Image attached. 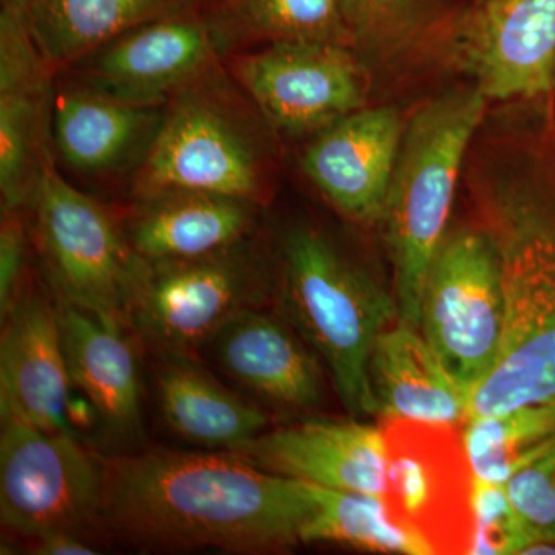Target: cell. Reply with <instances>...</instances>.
<instances>
[{
    "mask_svg": "<svg viewBox=\"0 0 555 555\" xmlns=\"http://www.w3.org/2000/svg\"><path fill=\"white\" fill-rule=\"evenodd\" d=\"M101 463L100 524L139 550H286L315 513L308 481L269 473L240 452L153 449Z\"/></svg>",
    "mask_w": 555,
    "mask_h": 555,
    "instance_id": "1",
    "label": "cell"
},
{
    "mask_svg": "<svg viewBox=\"0 0 555 555\" xmlns=\"http://www.w3.org/2000/svg\"><path fill=\"white\" fill-rule=\"evenodd\" d=\"M478 201L502 262L505 324L466 420L555 404V179L539 166L505 167L483 179Z\"/></svg>",
    "mask_w": 555,
    "mask_h": 555,
    "instance_id": "2",
    "label": "cell"
},
{
    "mask_svg": "<svg viewBox=\"0 0 555 555\" xmlns=\"http://www.w3.org/2000/svg\"><path fill=\"white\" fill-rule=\"evenodd\" d=\"M486 104L476 86L449 90L406 120L379 224L392 262L398 320L415 328L426 273L449 232L460 173Z\"/></svg>",
    "mask_w": 555,
    "mask_h": 555,
    "instance_id": "3",
    "label": "cell"
},
{
    "mask_svg": "<svg viewBox=\"0 0 555 555\" xmlns=\"http://www.w3.org/2000/svg\"><path fill=\"white\" fill-rule=\"evenodd\" d=\"M281 297L288 323L323 361L347 411L379 414L369 360L379 335L398 321L396 297L306 225L283 241Z\"/></svg>",
    "mask_w": 555,
    "mask_h": 555,
    "instance_id": "4",
    "label": "cell"
},
{
    "mask_svg": "<svg viewBox=\"0 0 555 555\" xmlns=\"http://www.w3.org/2000/svg\"><path fill=\"white\" fill-rule=\"evenodd\" d=\"M269 129L222 64L178 91L134 173L137 196L164 190L221 193L262 204L269 192Z\"/></svg>",
    "mask_w": 555,
    "mask_h": 555,
    "instance_id": "5",
    "label": "cell"
},
{
    "mask_svg": "<svg viewBox=\"0 0 555 555\" xmlns=\"http://www.w3.org/2000/svg\"><path fill=\"white\" fill-rule=\"evenodd\" d=\"M54 153L33 199V240L57 301L129 324L147 262L100 201L69 184Z\"/></svg>",
    "mask_w": 555,
    "mask_h": 555,
    "instance_id": "6",
    "label": "cell"
},
{
    "mask_svg": "<svg viewBox=\"0 0 555 555\" xmlns=\"http://www.w3.org/2000/svg\"><path fill=\"white\" fill-rule=\"evenodd\" d=\"M269 291L268 262L254 236L204 257L147 262L129 324L160 356H192L232 318L261 308Z\"/></svg>",
    "mask_w": 555,
    "mask_h": 555,
    "instance_id": "7",
    "label": "cell"
},
{
    "mask_svg": "<svg viewBox=\"0 0 555 555\" xmlns=\"http://www.w3.org/2000/svg\"><path fill=\"white\" fill-rule=\"evenodd\" d=\"M505 324L502 262L488 230L449 229L430 261L420 326L449 374L473 390L499 357Z\"/></svg>",
    "mask_w": 555,
    "mask_h": 555,
    "instance_id": "8",
    "label": "cell"
},
{
    "mask_svg": "<svg viewBox=\"0 0 555 555\" xmlns=\"http://www.w3.org/2000/svg\"><path fill=\"white\" fill-rule=\"evenodd\" d=\"M390 517L422 537L434 554L473 553L476 474L455 425L385 416Z\"/></svg>",
    "mask_w": 555,
    "mask_h": 555,
    "instance_id": "9",
    "label": "cell"
},
{
    "mask_svg": "<svg viewBox=\"0 0 555 555\" xmlns=\"http://www.w3.org/2000/svg\"><path fill=\"white\" fill-rule=\"evenodd\" d=\"M101 456L82 438L2 418L0 517L14 534L36 539L100 524Z\"/></svg>",
    "mask_w": 555,
    "mask_h": 555,
    "instance_id": "10",
    "label": "cell"
},
{
    "mask_svg": "<svg viewBox=\"0 0 555 555\" xmlns=\"http://www.w3.org/2000/svg\"><path fill=\"white\" fill-rule=\"evenodd\" d=\"M229 73L281 137L318 134L367 104L366 67L341 43H268L236 54Z\"/></svg>",
    "mask_w": 555,
    "mask_h": 555,
    "instance_id": "11",
    "label": "cell"
},
{
    "mask_svg": "<svg viewBox=\"0 0 555 555\" xmlns=\"http://www.w3.org/2000/svg\"><path fill=\"white\" fill-rule=\"evenodd\" d=\"M452 56L488 101L555 90V0H483L463 14Z\"/></svg>",
    "mask_w": 555,
    "mask_h": 555,
    "instance_id": "12",
    "label": "cell"
},
{
    "mask_svg": "<svg viewBox=\"0 0 555 555\" xmlns=\"http://www.w3.org/2000/svg\"><path fill=\"white\" fill-rule=\"evenodd\" d=\"M228 47L210 21L175 16L139 25L72 65L79 82L130 104L164 107L221 64Z\"/></svg>",
    "mask_w": 555,
    "mask_h": 555,
    "instance_id": "13",
    "label": "cell"
},
{
    "mask_svg": "<svg viewBox=\"0 0 555 555\" xmlns=\"http://www.w3.org/2000/svg\"><path fill=\"white\" fill-rule=\"evenodd\" d=\"M404 129L396 108L357 109L317 134L302 156V170L345 217L379 224Z\"/></svg>",
    "mask_w": 555,
    "mask_h": 555,
    "instance_id": "14",
    "label": "cell"
},
{
    "mask_svg": "<svg viewBox=\"0 0 555 555\" xmlns=\"http://www.w3.org/2000/svg\"><path fill=\"white\" fill-rule=\"evenodd\" d=\"M0 412L30 425L79 437L69 418L72 390L57 302L25 287L2 320Z\"/></svg>",
    "mask_w": 555,
    "mask_h": 555,
    "instance_id": "15",
    "label": "cell"
},
{
    "mask_svg": "<svg viewBox=\"0 0 555 555\" xmlns=\"http://www.w3.org/2000/svg\"><path fill=\"white\" fill-rule=\"evenodd\" d=\"M240 454L278 476L385 495L387 466L382 429L364 423L308 420L268 430Z\"/></svg>",
    "mask_w": 555,
    "mask_h": 555,
    "instance_id": "16",
    "label": "cell"
},
{
    "mask_svg": "<svg viewBox=\"0 0 555 555\" xmlns=\"http://www.w3.org/2000/svg\"><path fill=\"white\" fill-rule=\"evenodd\" d=\"M164 112L166 105L130 104L75 80L53 93L51 141L76 173L105 178L133 167L138 171L158 137Z\"/></svg>",
    "mask_w": 555,
    "mask_h": 555,
    "instance_id": "17",
    "label": "cell"
},
{
    "mask_svg": "<svg viewBox=\"0 0 555 555\" xmlns=\"http://www.w3.org/2000/svg\"><path fill=\"white\" fill-rule=\"evenodd\" d=\"M207 346L230 378L269 403L308 411L323 401L317 353L297 328L262 308L232 318Z\"/></svg>",
    "mask_w": 555,
    "mask_h": 555,
    "instance_id": "18",
    "label": "cell"
},
{
    "mask_svg": "<svg viewBox=\"0 0 555 555\" xmlns=\"http://www.w3.org/2000/svg\"><path fill=\"white\" fill-rule=\"evenodd\" d=\"M62 343L73 386L94 409L113 440L142 436V386L127 324L57 301Z\"/></svg>",
    "mask_w": 555,
    "mask_h": 555,
    "instance_id": "19",
    "label": "cell"
},
{
    "mask_svg": "<svg viewBox=\"0 0 555 555\" xmlns=\"http://www.w3.org/2000/svg\"><path fill=\"white\" fill-rule=\"evenodd\" d=\"M261 206L221 193L164 190L138 196L124 229L145 262L198 258L254 238Z\"/></svg>",
    "mask_w": 555,
    "mask_h": 555,
    "instance_id": "20",
    "label": "cell"
},
{
    "mask_svg": "<svg viewBox=\"0 0 555 555\" xmlns=\"http://www.w3.org/2000/svg\"><path fill=\"white\" fill-rule=\"evenodd\" d=\"M369 379L379 414L463 425L470 390L456 382L418 328L396 321L379 335Z\"/></svg>",
    "mask_w": 555,
    "mask_h": 555,
    "instance_id": "21",
    "label": "cell"
},
{
    "mask_svg": "<svg viewBox=\"0 0 555 555\" xmlns=\"http://www.w3.org/2000/svg\"><path fill=\"white\" fill-rule=\"evenodd\" d=\"M156 393L166 425L198 447L240 452L269 430L261 408L222 386L192 356H160Z\"/></svg>",
    "mask_w": 555,
    "mask_h": 555,
    "instance_id": "22",
    "label": "cell"
},
{
    "mask_svg": "<svg viewBox=\"0 0 555 555\" xmlns=\"http://www.w3.org/2000/svg\"><path fill=\"white\" fill-rule=\"evenodd\" d=\"M181 0H30L25 24L54 69H67L139 25L175 16Z\"/></svg>",
    "mask_w": 555,
    "mask_h": 555,
    "instance_id": "23",
    "label": "cell"
},
{
    "mask_svg": "<svg viewBox=\"0 0 555 555\" xmlns=\"http://www.w3.org/2000/svg\"><path fill=\"white\" fill-rule=\"evenodd\" d=\"M228 51L243 42H328L357 50L343 0H214Z\"/></svg>",
    "mask_w": 555,
    "mask_h": 555,
    "instance_id": "24",
    "label": "cell"
},
{
    "mask_svg": "<svg viewBox=\"0 0 555 555\" xmlns=\"http://www.w3.org/2000/svg\"><path fill=\"white\" fill-rule=\"evenodd\" d=\"M53 86L0 93L2 210L30 208L51 149Z\"/></svg>",
    "mask_w": 555,
    "mask_h": 555,
    "instance_id": "25",
    "label": "cell"
},
{
    "mask_svg": "<svg viewBox=\"0 0 555 555\" xmlns=\"http://www.w3.org/2000/svg\"><path fill=\"white\" fill-rule=\"evenodd\" d=\"M309 485L317 506L301 542L337 543L379 554H434L422 537L390 517L383 496Z\"/></svg>",
    "mask_w": 555,
    "mask_h": 555,
    "instance_id": "26",
    "label": "cell"
},
{
    "mask_svg": "<svg viewBox=\"0 0 555 555\" xmlns=\"http://www.w3.org/2000/svg\"><path fill=\"white\" fill-rule=\"evenodd\" d=\"M474 474L491 483L511 477L555 448V404H529L463 423Z\"/></svg>",
    "mask_w": 555,
    "mask_h": 555,
    "instance_id": "27",
    "label": "cell"
},
{
    "mask_svg": "<svg viewBox=\"0 0 555 555\" xmlns=\"http://www.w3.org/2000/svg\"><path fill=\"white\" fill-rule=\"evenodd\" d=\"M343 7L357 50H393L427 25L440 0H343Z\"/></svg>",
    "mask_w": 555,
    "mask_h": 555,
    "instance_id": "28",
    "label": "cell"
},
{
    "mask_svg": "<svg viewBox=\"0 0 555 555\" xmlns=\"http://www.w3.org/2000/svg\"><path fill=\"white\" fill-rule=\"evenodd\" d=\"M532 545L518 518L506 486L476 477L474 491V545L477 555L524 554Z\"/></svg>",
    "mask_w": 555,
    "mask_h": 555,
    "instance_id": "29",
    "label": "cell"
},
{
    "mask_svg": "<svg viewBox=\"0 0 555 555\" xmlns=\"http://www.w3.org/2000/svg\"><path fill=\"white\" fill-rule=\"evenodd\" d=\"M505 486L532 543H555V448L511 477Z\"/></svg>",
    "mask_w": 555,
    "mask_h": 555,
    "instance_id": "30",
    "label": "cell"
},
{
    "mask_svg": "<svg viewBox=\"0 0 555 555\" xmlns=\"http://www.w3.org/2000/svg\"><path fill=\"white\" fill-rule=\"evenodd\" d=\"M31 233L24 221V211L2 210L0 224V313L2 320L25 291L28 246Z\"/></svg>",
    "mask_w": 555,
    "mask_h": 555,
    "instance_id": "31",
    "label": "cell"
},
{
    "mask_svg": "<svg viewBox=\"0 0 555 555\" xmlns=\"http://www.w3.org/2000/svg\"><path fill=\"white\" fill-rule=\"evenodd\" d=\"M28 553L35 555H91L96 547L89 545L82 534L76 532H51L31 539Z\"/></svg>",
    "mask_w": 555,
    "mask_h": 555,
    "instance_id": "32",
    "label": "cell"
},
{
    "mask_svg": "<svg viewBox=\"0 0 555 555\" xmlns=\"http://www.w3.org/2000/svg\"><path fill=\"white\" fill-rule=\"evenodd\" d=\"M28 2H30V0H2V7L22 11V13H24L25 9H27Z\"/></svg>",
    "mask_w": 555,
    "mask_h": 555,
    "instance_id": "33",
    "label": "cell"
}]
</instances>
